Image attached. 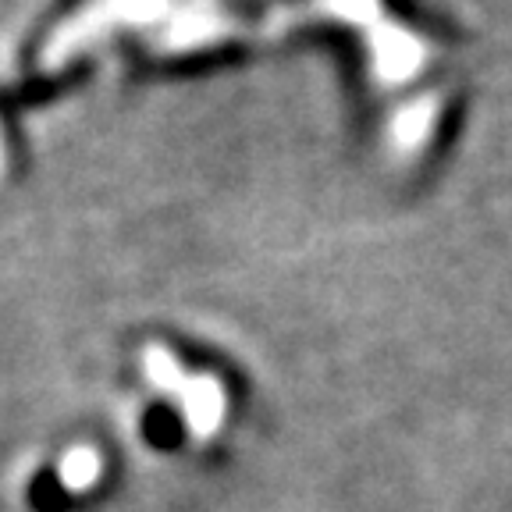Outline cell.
<instances>
[{
    "label": "cell",
    "mask_w": 512,
    "mask_h": 512,
    "mask_svg": "<svg viewBox=\"0 0 512 512\" xmlns=\"http://www.w3.org/2000/svg\"><path fill=\"white\" fill-rule=\"evenodd\" d=\"M182 395V413L185 424L196 438H210V434L221 427L224 413H228V392L217 377L203 374V377H182V384L175 388Z\"/></svg>",
    "instance_id": "cell-1"
},
{
    "label": "cell",
    "mask_w": 512,
    "mask_h": 512,
    "mask_svg": "<svg viewBox=\"0 0 512 512\" xmlns=\"http://www.w3.org/2000/svg\"><path fill=\"white\" fill-rule=\"evenodd\" d=\"M96 477H100V456H96L93 448H72L61 463V480L64 488L82 491V488H93Z\"/></svg>",
    "instance_id": "cell-2"
}]
</instances>
